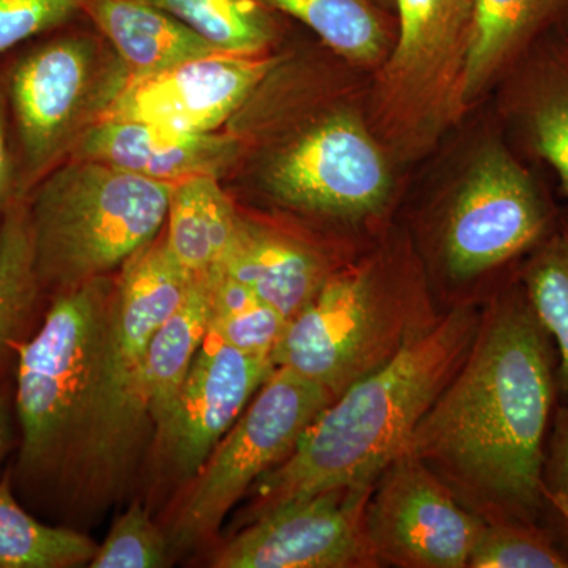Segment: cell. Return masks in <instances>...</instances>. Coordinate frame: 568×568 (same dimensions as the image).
Returning a JSON list of instances; mask_svg holds the SVG:
<instances>
[{
	"instance_id": "6da1fadb",
	"label": "cell",
	"mask_w": 568,
	"mask_h": 568,
	"mask_svg": "<svg viewBox=\"0 0 568 568\" xmlns=\"http://www.w3.org/2000/svg\"><path fill=\"white\" fill-rule=\"evenodd\" d=\"M558 392L555 342L518 283L485 310L407 450L485 521L544 526L541 474Z\"/></svg>"
},
{
	"instance_id": "7a4b0ae2",
	"label": "cell",
	"mask_w": 568,
	"mask_h": 568,
	"mask_svg": "<svg viewBox=\"0 0 568 568\" xmlns=\"http://www.w3.org/2000/svg\"><path fill=\"white\" fill-rule=\"evenodd\" d=\"M480 317L470 306L437 317L388 364L332 399L293 454L254 484L253 517L328 489L375 485L465 361Z\"/></svg>"
},
{
	"instance_id": "3957f363",
	"label": "cell",
	"mask_w": 568,
	"mask_h": 568,
	"mask_svg": "<svg viewBox=\"0 0 568 568\" xmlns=\"http://www.w3.org/2000/svg\"><path fill=\"white\" fill-rule=\"evenodd\" d=\"M110 276L54 294L39 331L22 343L14 373L20 443L10 466L13 488L33 511L65 497L110 320Z\"/></svg>"
},
{
	"instance_id": "277c9868",
	"label": "cell",
	"mask_w": 568,
	"mask_h": 568,
	"mask_svg": "<svg viewBox=\"0 0 568 568\" xmlns=\"http://www.w3.org/2000/svg\"><path fill=\"white\" fill-rule=\"evenodd\" d=\"M193 275L175 263L163 235L142 246L115 280L88 416L65 497L121 487L153 428L148 405L152 335L181 304Z\"/></svg>"
},
{
	"instance_id": "5b68a950",
	"label": "cell",
	"mask_w": 568,
	"mask_h": 568,
	"mask_svg": "<svg viewBox=\"0 0 568 568\" xmlns=\"http://www.w3.org/2000/svg\"><path fill=\"white\" fill-rule=\"evenodd\" d=\"M174 183L67 159L26 196L33 263L52 297L110 276L159 237Z\"/></svg>"
},
{
	"instance_id": "8992f818",
	"label": "cell",
	"mask_w": 568,
	"mask_h": 568,
	"mask_svg": "<svg viewBox=\"0 0 568 568\" xmlns=\"http://www.w3.org/2000/svg\"><path fill=\"white\" fill-rule=\"evenodd\" d=\"M437 317L413 278L384 261L331 274L302 312L287 321L271 358L275 368L338 396L388 364Z\"/></svg>"
},
{
	"instance_id": "52a82bcc",
	"label": "cell",
	"mask_w": 568,
	"mask_h": 568,
	"mask_svg": "<svg viewBox=\"0 0 568 568\" xmlns=\"http://www.w3.org/2000/svg\"><path fill=\"white\" fill-rule=\"evenodd\" d=\"M43 37L18 47V55L0 69L24 197L67 160L126 82L119 61L100 74L99 48L89 37Z\"/></svg>"
},
{
	"instance_id": "ba28073f",
	"label": "cell",
	"mask_w": 568,
	"mask_h": 568,
	"mask_svg": "<svg viewBox=\"0 0 568 568\" xmlns=\"http://www.w3.org/2000/svg\"><path fill=\"white\" fill-rule=\"evenodd\" d=\"M334 398L328 388L275 368L189 481L168 537L171 549L189 551L211 540L231 508L293 454L305 429Z\"/></svg>"
},
{
	"instance_id": "9c48e42d",
	"label": "cell",
	"mask_w": 568,
	"mask_h": 568,
	"mask_svg": "<svg viewBox=\"0 0 568 568\" xmlns=\"http://www.w3.org/2000/svg\"><path fill=\"white\" fill-rule=\"evenodd\" d=\"M392 10L396 28L381 63L379 111L403 148H417L466 110L474 0H392Z\"/></svg>"
},
{
	"instance_id": "30bf717a",
	"label": "cell",
	"mask_w": 568,
	"mask_h": 568,
	"mask_svg": "<svg viewBox=\"0 0 568 568\" xmlns=\"http://www.w3.org/2000/svg\"><path fill=\"white\" fill-rule=\"evenodd\" d=\"M547 196L506 145L491 141L470 163L447 212L444 263L470 280L536 250L555 230Z\"/></svg>"
},
{
	"instance_id": "8fae6325",
	"label": "cell",
	"mask_w": 568,
	"mask_h": 568,
	"mask_svg": "<svg viewBox=\"0 0 568 568\" xmlns=\"http://www.w3.org/2000/svg\"><path fill=\"white\" fill-rule=\"evenodd\" d=\"M375 485L328 489L280 504L215 552V568H372L383 566L366 530Z\"/></svg>"
},
{
	"instance_id": "7c38bea8",
	"label": "cell",
	"mask_w": 568,
	"mask_h": 568,
	"mask_svg": "<svg viewBox=\"0 0 568 568\" xmlns=\"http://www.w3.org/2000/svg\"><path fill=\"white\" fill-rule=\"evenodd\" d=\"M484 521L409 450L381 474L366 506L377 558L402 568L466 567Z\"/></svg>"
},
{
	"instance_id": "4fadbf2b",
	"label": "cell",
	"mask_w": 568,
	"mask_h": 568,
	"mask_svg": "<svg viewBox=\"0 0 568 568\" xmlns=\"http://www.w3.org/2000/svg\"><path fill=\"white\" fill-rule=\"evenodd\" d=\"M265 182L287 207L338 219L377 211L390 190L386 156L364 123L347 112L295 138L275 156Z\"/></svg>"
},
{
	"instance_id": "5bb4252c",
	"label": "cell",
	"mask_w": 568,
	"mask_h": 568,
	"mask_svg": "<svg viewBox=\"0 0 568 568\" xmlns=\"http://www.w3.org/2000/svg\"><path fill=\"white\" fill-rule=\"evenodd\" d=\"M263 54H219L133 80L99 119L151 123L183 133H213L274 69Z\"/></svg>"
},
{
	"instance_id": "9a60e30c",
	"label": "cell",
	"mask_w": 568,
	"mask_h": 568,
	"mask_svg": "<svg viewBox=\"0 0 568 568\" xmlns=\"http://www.w3.org/2000/svg\"><path fill=\"white\" fill-rule=\"evenodd\" d=\"M274 369L267 355L244 353L211 336L205 338L173 416L155 435L175 477L190 481L196 476Z\"/></svg>"
},
{
	"instance_id": "2e32d148",
	"label": "cell",
	"mask_w": 568,
	"mask_h": 568,
	"mask_svg": "<svg viewBox=\"0 0 568 568\" xmlns=\"http://www.w3.org/2000/svg\"><path fill=\"white\" fill-rule=\"evenodd\" d=\"M239 155L230 134L183 133L151 123L99 119L85 126L67 159L91 160L164 183L220 178Z\"/></svg>"
},
{
	"instance_id": "e0dca14e",
	"label": "cell",
	"mask_w": 568,
	"mask_h": 568,
	"mask_svg": "<svg viewBox=\"0 0 568 568\" xmlns=\"http://www.w3.org/2000/svg\"><path fill=\"white\" fill-rule=\"evenodd\" d=\"M219 268L287 321L308 305L331 275L308 245L242 216Z\"/></svg>"
},
{
	"instance_id": "ac0fdd59",
	"label": "cell",
	"mask_w": 568,
	"mask_h": 568,
	"mask_svg": "<svg viewBox=\"0 0 568 568\" xmlns=\"http://www.w3.org/2000/svg\"><path fill=\"white\" fill-rule=\"evenodd\" d=\"M84 14L114 48L126 82L223 52L144 0H91Z\"/></svg>"
},
{
	"instance_id": "d6986e66",
	"label": "cell",
	"mask_w": 568,
	"mask_h": 568,
	"mask_svg": "<svg viewBox=\"0 0 568 568\" xmlns=\"http://www.w3.org/2000/svg\"><path fill=\"white\" fill-rule=\"evenodd\" d=\"M567 17L568 0H474L465 108Z\"/></svg>"
},
{
	"instance_id": "ffe728a7",
	"label": "cell",
	"mask_w": 568,
	"mask_h": 568,
	"mask_svg": "<svg viewBox=\"0 0 568 568\" xmlns=\"http://www.w3.org/2000/svg\"><path fill=\"white\" fill-rule=\"evenodd\" d=\"M548 33L525 54L511 112L530 151L555 171L568 196V40H548Z\"/></svg>"
},
{
	"instance_id": "44dd1931",
	"label": "cell",
	"mask_w": 568,
	"mask_h": 568,
	"mask_svg": "<svg viewBox=\"0 0 568 568\" xmlns=\"http://www.w3.org/2000/svg\"><path fill=\"white\" fill-rule=\"evenodd\" d=\"M215 280L216 267L193 275L181 304L152 335L148 353V405L155 435L173 416L190 366L207 338Z\"/></svg>"
},
{
	"instance_id": "7402d4cb",
	"label": "cell",
	"mask_w": 568,
	"mask_h": 568,
	"mask_svg": "<svg viewBox=\"0 0 568 568\" xmlns=\"http://www.w3.org/2000/svg\"><path fill=\"white\" fill-rule=\"evenodd\" d=\"M48 305L33 263L24 197L0 222V386L17 373L20 346L39 331Z\"/></svg>"
},
{
	"instance_id": "603a6c76",
	"label": "cell",
	"mask_w": 568,
	"mask_h": 568,
	"mask_svg": "<svg viewBox=\"0 0 568 568\" xmlns=\"http://www.w3.org/2000/svg\"><path fill=\"white\" fill-rule=\"evenodd\" d=\"M215 175L175 183L166 216L164 245L189 275L219 267L237 227L235 212Z\"/></svg>"
},
{
	"instance_id": "cb8c5ba5",
	"label": "cell",
	"mask_w": 568,
	"mask_h": 568,
	"mask_svg": "<svg viewBox=\"0 0 568 568\" xmlns=\"http://www.w3.org/2000/svg\"><path fill=\"white\" fill-rule=\"evenodd\" d=\"M276 13L301 21L336 54L355 65L386 61L395 14L381 0H263Z\"/></svg>"
},
{
	"instance_id": "d4e9b609",
	"label": "cell",
	"mask_w": 568,
	"mask_h": 568,
	"mask_svg": "<svg viewBox=\"0 0 568 568\" xmlns=\"http://www.w3.org/2000/svg\"><path fill=\"white\" fill-rule=\"evenodd\" d=\"M97 545L84 534L33 517L13 488L10 467L0 476V568H73L91 562Z\"/></svg>"
},
{
	"instance_id": "484cf974",
	"label": "cell",
	"mask_w": 568,
	"mask_h": 568,
	"mask_svg": "<svg viewBox=\"0 0 568 568\" xmlns=\"http://www.w3.org/2000/svg\"><path fill=\"white\" fill-rule=\"evenodd\" d=\"M230 54H263L276 33L275 10L263 0H144Z\"/></svg>"
},
{
	"instance_id": "4316f807",
	"label": "cell",
	"mask_w": 568,
	"mask_h": 568,
	"mask_svg": "<svg viewBox=\"0 0 568 568\" xmlns=\"http://www.w3.org/2000/svg\"><path fill=\"white\" fill-rule=\"evenodd\" d=\"M519 283L534 313L555 342L559 392L568 396V220L529 253Z\"/></svg>"
},
{
	"instance_id": "83f0119b",
	"label": "cell",
	"mask_w": 568,
	"mask_h": 568,
	"mask_svg": "<svg viewBox=\"0 0 568 568\" xmlns=\"http://www.w3.org/2000/svg\"><path fill=\"white\" fill-rule=\"evenodd\" d=\"M286 325L287 320L263 298L216 267L207 336L244 353L271 357Z\"/></svg>"
},
{
	"instance_id": "f1b7e54d",
	"label": "cell",
	"mask_w": 568,
	"mask_h": 568,
	"mask_svg": "<svg viewBox=\"0 0 568 568\" xmlns=\"http://www.w3.org/2000/svg\"><path fill=\"white\" fill-rule=\"evenodd\" d=\"M466 567L568 568V551L544 526L484 521Z\"/></svg>"
},
{
	"instance_id": "f546056e",
	"label": "cell",
	"mask_w": 568,
	"mask_h": 568,
	"mask_svg": "<svg viewBox=\"0 0 568 568\" xmlns=\"http://www.w3.org/2000/svg\"><path fill=\"white\" fill-rule=\"evenodd\" d=\"M170 540L153 525L141 504H133L114 525L95 555L91 568H160L168 566Z\"/></svg>"
},
{
	"instance_id": "4dcf8cb0",
	"label": "cell",
	"mask_w": 568,
	"mask_h": 568,
	"mask_svg": "<svg viewBox=\"0 0 568 568\" xmlns=\"http://www.w3.org/2000/svg\"><path fill=\"white\" fill-rule=\"evenodd\" d=\"M91 0H0V58L84 14Z\"/></svg>"
},
{
	"instance_id": "1f68e13d",
	"label": "cell",
	"mask_w": 568,
	"mask_h": 568,
	"mask_svg": "<svg viewBox=\"0 0 568 568\" xmlns=\"http://www.w3.org/2000/svg\"><path fill=\"white\" fill-rule=\"evenodd\" d=\"M541 493L545 528L559 541L562 538L568 541V402L556 409L552 418L541 474Z\"/></svg>"
},
{
	"instance_id": "d6a6232c",
	"label": "cell",
	"mask_w": 568,
	"mask_h": 568,
	"mask_svg": "<svg viewBox=\"0 0 568 568\" xmlns=\"http://www.w3.org/2000/svg\"><path fill=\"white\" fill-rule=\"evenodd\" d=\"M20 200H24L20 185V166H18L13 132H11L6 91L0 77V220L3 213Z\"/></svg>"
},
{
	"instance_id": "836d02e7",
	"label": "cell",
	"mask_w": 568,
	"mask_h": 568,
	"mask_svg": "<svg viewBox=\"0 0 568 568\" xmlns=\"http://www.w3.org/2000/svg\"><path fill=\"white\" fill-rule=\"evenodd\" d=\"M20 443L17 409H14V379L0 386V476L2 466Z\"/></svg>"
},
{
	"instance_id": "e575fe53",
	"label": "cell",
	"mask_w": 568,
	"mask_h": 568,
	"mask_svg": "<svg viewBox=\"0 0 568 568\" xmlns=\"http://www.w3.org/2000/svg\"><path fill=\"white\" fill-rule=\"evenodd\" d=\"M381 2H383L384 6L388 7V9H392V0H381Z\"/></svg>"
},
{
	"instance_id": "d590c367",
	"label": "cell",
	"mask_w": 568,
	"mask_h": 568,
	"mask_svg": "<svg viewBox=\"0 0 568 568\" xmlns=\"http://www.w3.org/2000/svg\"><path fill=\"white\" fill-rule=\"evenodd\" d=\"M0 222H2V220H0Z\"/></svg>"
}]
</instances>
